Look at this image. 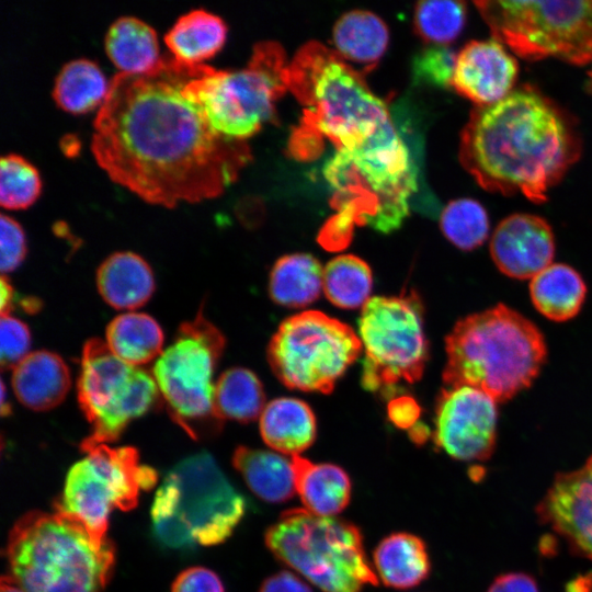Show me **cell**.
<instances>
[{
    "label": "cell",
    "instance_id": "1",
    "mask_svg": "<svg viewBox=\"0 0 592 592\" xmlns=\"http://www.w3.org/2000/svg\"><path fill=\"white\" fill-rule=\"evenodd\" d=\"M200 65L164 55L148 72H117L94 118L99 167L147 203L172 208L216 197L249 158L246 141L216 133L186 94Z\"/></svg>",
    "mask_w": 592,
    "mask_h": 592
},
{
    "label": "cell",
    "instance_id": "2",
    "mask_svg": "<svg viewBox=\"0 0 592 592\" xmlns=\"http://www.w3.org/2000/svg\"><path fill=\"white\" fill-rule=\"evenodd\" d=\"M288 88L304 105L299 134L325 137L334 148L323 175L337 213L321 230L322 240L343 249L355 225L382 232L399 228L418 189V171L387 104L318 43L304 46L288 65Z\"/></svg>",
    "mask_w": 592,
    "mask_h": 592
},
{
    "label": "cell",
    "instance_id": "3",
    "mask_svg": "<svg viewBox=\"0 0 592 592\" xmlns=\"http://www.w3.org/2000/svg\"><path fill=\"white\" fill-rule=\"evenodd\" d=\"M582 152L576 118L533 84L476 106L460 133L459 160L486 191L547 201Z\"/></svg>",
    "mask_w": 592,
    "mask_h": 592
},
{
    "label": "cell",
    "instance_id": "4",
    "mask_svg": "<svg viewBox=\"0 0 592 592\" xmlns=\"http://www.w3.org/2000/svg\"><path fill=\"white\" fill-rule=\"evenodd\" d=\"M445 387H474L505 402L539 375L547 344L533 321L500 303L459 319L445 338Z\"/></svg>",
    "mask_w": 592,
    "mask_h": 592
},
{
    "label": "cell",
    "instance_id": "5",
    "mask_svg": "<svg viewBox=\"0 0 592 592\" xmlns=\"http://www.w3.org/2000/svg\"><path fill=\"white\" fill-rule=\"evenodd\" d=\"M8 576L25 592H103L114 568L115 551L96 540L75 517L31 511L9 534Z\"/></svg>",
    "mask_w": 592,
    "mask_h": 592
},
{
    "label": "cell",
    "instance_id": "6",
    "mask_svg": "<svg viewBox=\"0 0 592 592\" xmlns=\"http://www.w3.org/2000/svg\"><path fill=\"white\" fill-rule=\"evenodd\" d=\"M244 497L207 452L173 466L151 505L152 531L170 548L224 543L246 514Z\"/></svg>",
    "mask_w": 592,
    "mask_h": 592
},
{
    "label": "cell",
    "instance_id": "7",
    "mask_svg": "<svg viewBox=\"0 0 592 592\" xmlns=\"http://www.w3.org/2000/svg\"><path fill=\"white\" fill-rule=\"evenodd\" d=\"M264 542L277 560L322 592H362L378 584L363 535L349 521L292 509L266 530Z\"/></svg>",
    "mask_w": 592,
    "mask_h": 592
},
{
    "label": "cell",
    "instance_id": "8",
    "mask_svg": "<svg viewBox=\"0 0 592 592\" xmlns=\"http://www.w3.org/2000/svg\"><path fill=\"white\" fill-rule=\"evenodd\" d=\"M288 66L281 47L259 44L247 67L220 70L201 64L185 87L219 135L246 141L274 115L276 100L288 88Z\"/></svg>",
    "mask_w": 592,
    "mask_h": 592
},
{
    "label": "cell",
    "instance_id": "9",
    "mask_svg": "<svg viewBox=\"0 0 592 592\" xmlns=\"http://www.w3.org/2000/svg\"><path fill=\"white\" fill-rule=\"evenodd\" d=\"M225 342L201 309L179 327L151 372L170 417L194 440L216 435L224 422L215 407L213 376Z\"/></svg>",
    "mask_w": 592,
    "mask_h": 592
},
{
    "label": "cell",
    "instance_id": "10",
    "mask_svg": "<svg viewBox=\"0 0 592 592\" xmlns=\"http://www.w3.org/2000/svg\"><path fill=\"white\" fill-rule=\"evenodd\" d=\"M492 38L519 57H554L576 66L592 60V0L475 1Z\"/></svg>",
    "mask_w": 592,
    "mask_h": 592
},
{
    "label": "cell",
    "instance_id": "11",
    "mask_svg": "<svg viewBox=\"0 0 592 592\" xmlns=\"http://www.w3.org/2000/svg\"><path fill=\"white\" fill-rule=\"evenodd\" d=\"M358 330L365 389L391 395L400 382L413 384L422 377L429 342L424 306L415 291L369 298L362 308Z\"/></svg>",
    "mask_w": 592,
    "mask_h": 592
},
{
    "label": "cell",
    "instance_id": "12",
    "mask_svg": "<svg viewBox=\"0 0 592 592\" xmlns=\"http://www.w3.org/2000/svg\"><path fill=\"white\" fill-rule=\"evenodd\" d=\"M80 449L84 456L70 467L56 510L75 517L96 540L104 542L111 513L134 509L140 492L157 482V473L140 463L132 446L82 442Z\"/></svg>",
    "mask_w": 592,
    "mask_h": 592
},
{
    "label": "cell",
    "instance_id": "13",
    "mask_svg": "<svg viewBox=\"0 0 592 592\" xmlns=\"http://www.w3.org/2000/svg\"><path fill=\"white\" fill-rule=\"evenodd\" d=\"M361 350L360 338L346 323L307 310L278 326L267 346V361L289 389L329 394Z\"/></svg>",
    "mask_w": 592,
    "mask_h": 592
},
{
    "label": "cell",
    "instance_id": "14",
    "mask_svg": "<svg viewBox=\"0 0 592 592\" xmlns=\"http://www.w3.org/2000/svg\"><path fill=\"white\" fill-rule=\"evenodd\" d=\"M77 397L91 425L82 441L89 444L113 443L133 420L163 403L152 373L122 361L99 338L82 349Z\"/></svg>",
    "mask_w": 592,
    "mask_h": 592
},
{
    "label": "cell",
    "instance_id": "15",
    "mask_svg": "<svg viewBox=\"0 0 592 592\" xmlns=\"http://www.w3.org/2000/svg\"><path fill=\"white\" fill-rule=\"evenodd\" d=\"M497 403L474 387H444L435 403V446L462 462L490 458L497 442Z\"/></svg>",
    "mask_w": 592,
    "mask_h": 592
},
{
    "label": "cell",
    "instance_id": "16",
    "mask_svg": "<svg viewBox=\"0 0 592 592\" xmlns=\"http://www.w3.org/2000/svg\"><path fill=\"white\" fill-rule=\"evenodd\" d=\"M536 514L572 553L592 560V455L579 468L556 475Z\"/></svg>",
    "mask_w": 592,
    "mask_h": 592
},
{
    "label": "cell",
    "instance_id": "17",
    "mask_svg": "<svg viewBox=\"0 0 592 592\" xmlns=\"http://www.w3.org/2000/svg\"><path fill=\"white\" fill-rule=\"evenodd\" d=\"M489 250L501 273L515 280H532L551 264L555 237L546 219L533 214H512L493 230Z\"/></svg>",
    "mask_w": 592,
    "mask_h": 592
},
{
    "label": "cell",
    "instance_id": "18",
    "mask_svg": "<svg viewBox=\"0 0 592 592\" xmlns=\"http://www.w3.org/2000/svg\"><path fill=\"white\" fill-rule=\"evenodd\" d=\"M516 59L494 38L470 41L458 53L452 88L476 106H487L514 90Z\"/></svg>",
    "mask_w": 592,
    "mask_h": 592
},
{
    "label": "cell",
    "instance_id": "19",
    "mask_svg": "<svg viewBox=\"0 0 592 592\" xmlns=\"http://www.w3.org/2000/svg\"><path fill=\"white\" fill-rule=\"evenodd\" d=\"M11 383L23 406L47 411L61 403L71 379L68 366L58 354L41 350L31 352L13 367Z\"/></svg>",
    "mask_w": 592,
    "mask_h": 592
},
{
    "label": "cell",
    "instance_id": "20",
    "mask_svg": "<svg viewBox=\"0 0 592 592\" xmlns=\"http://www.w3.org/2000/svg\"><path fill=\"white\" fill-rule=\"evenodd\" d=\"M96 286L107 305L122 310L144 306L156 288L150 265L130 251L112 253L100 264Z\"/></svg>",
    "mask_w": 592,
    "mask_h": 592
},
{
    "label": "cell",
    "instance_id": "21",
    "mask_svg": "<svg viewBox=\"0 0 592 592\" xmlns=\"http://www.w3.org/2000/svg\"><path fill=\"white\" fill-rule=\"evenodd\" d=\"M259 419L262 440L277 453L298 456L316 440L315 414L300 399L276 398L264 407Z\"/></svg>",
    "mask_w": 592,
    "mask_h": 592
},
{
    "label": "cell",
    "instance_id": "22",
    "mask_svg": "<svg viewBox=\"0 0 592 592\" xmlns=\"http://www.w3.org/2000/svg\"><path fill=\"white\" fill-rule=\"evenodd\" d=\"M296 474V491L308 512L333 517L350 503L352 481L340 466L329 463H312L293 456Z\"/></svg>",
    "mask_w": 592,
    "mask_h": 592
},
{
    "label": "cell",
    "instance_id": "23",
    "mask_svg": "<svg viewBox=\"0 0 592 592\" xmlns=\"http://www.w3.org/2000/svg\"><path fill=\"white\" fill-rule=\"evenodd\" d=\"M378 579L389 588L407 590L419 585L431 572L425 543L419 536L396 532L384 537L373 553Z\"/></svg>",
    "mask_w": 592,
    "mask_h": 592
},
{
    "label": "cell",
    "instance_id": "24",
    "mask_svg": "<svg viewBox=\"0 0 592 592\" xmlns=\"http://www.w3.org/2000/svg\"><path fill=\"white\" fill-rule=\"evenodd\" d=\"M232 465L249 489L266 502H286L296 491L293 457L277 452L238 446L232 454Z\"/></svg>",
    "mask_w": 592,
    "mask_h": 592
},
{
    "label": "cell",
    "instance_id": "25",
    "mask_svg": "<svg viewBox=\"0 0 592 592\" xmlns=\"http://www.w3.org/2000/svg\"><path fill=\"white\" fill-rule=\"evenodd\" d=\"M531 300L549 320L562 322L574 318L587 296L581 274L565 263H551L530 283Z\"/></svg>",
    "mask_w": 592,
    "mask_h": 592
},
{
    "label": "cell",
    "instance_id": "26",
    "mask_svg": "<svg viewBox=\"0 0 592 592\" xmlns=\"http://www.w3.org/2000/svg\"><path fill=\"white\" fill-rule=\"evenodd\" d=\"M227 25L223 19L203 9L181 15L166 33L164 43L177 60L200 65L224 46Z\"/></svg>",
    "mask_w": 592,
    "mask_h": 592
},
{
    "label": "cell",
    "instance_id": "27",
    "mask_svg": "<svg viewBox=\"0 0 592 592\" xmlns=\"http://www.w3.org/2000/svg\"><path fill=\"white\" fill-rule=\"evenodd\" d=\"M105 50L115 67L126 73L148 72L161 59L156 31L136 16H121L111 24Z\"/></svg>",
    "mask_w": 592,
    "mask_h": 592
},
{
    "label": "cell",
    "instance_id": "28",
    "mask_svg": "<svg viewBox=\"0 0 592 592\" xmlns=\"http://www.w3.org/2000/svg\"><path fill=\"white\" fill-rule=\"evenodd\" d=\"M323 287L320 262L308 253L280 258L269 278V294L274 303L288 308H301L314 303Z\"/></svg>",
    "mask_w": 592,
    "mask_h": 592
},
{
    "label": "cell",
    "instance_id": "29",
    "mask_svg": "<svg viewBox=\"0 0 592 592\" xmlns=\"http://www.w3.org/2000/svg\"><path fill=\"white\" fill-rule=\"evenodd\" d=\"M163 331L149 315L127 311L106 327L105 343L122 361L139 366L158 358L163 352Z\"/></svg>",
    "mask_w": 592,
    "mask_h": 592
},
{
    "label": "cell",
    "instance_id": "30",
    "mask_svg": "<svg viewBox=\"0 0 592 592\" xmlns=\"http://www.w3.org/2000/svg\"><path fill=\"white\" fill-rule=\"evenodd\" d=\"M337 54L357 64H375L385 54L389 31L376 14L353 10L344 13L334 24L332 33Z\"/></svg>",
    "mask_w": 592,
    "mask_h": 592
},
{
    "label": "cell",
    "instance_id": "31",
    "mask_svg": "<svg viewBox=\"0 0 592 592\" xmlns=\"http://www.w3.org/2000/svg\"><path fill=\"white\" fill-rule=\"evenodd\" d=\"M109 88L110 82L98 64L78 58L61 67L55 79L53 99L65 112L84 114L103 104Z\"/></svg>",
    "mask_w": 592,
    "mask_h": 592
},
{
    "label": "cell",
    "instance_id": "32",
    "mask_svg": "<svg viewBox=\"0 0 592 592\" xmlns=\"http://www.w3.org/2000/svg\"><path fill=\"white\" fill-rule=\"evenodd\" d=\"M215 407L223 420L254 421L265 407L263 385L248 368H229L215 383Z\"/></svg>",
    "mask_w": 592,
    "mask_h": 592
},
{
    "label": "cell",
    "instance_id": "33",
    "mask_svg": "<svg viewBox=\"0 0 592 592\" xmlns=\"http://www.w3.org/2000/svg\"><path fill=\"white\" fill-rule=\"evenodd\" d=\"M372 287L371 267L356 255H338L323 270L325 294L339 308H363L369 299Z\"/></svg>",
    "mask_w": 592,
    "mask_h": 592
},
{
    "label": "cell",
    "instance_id": "34",
    "mask_svg": "<svg viewBox=\"0 0 592 592\" xmlns=\"http://www.w3.org/2000/svg\"><path fill=\"white\" fill-rule=\"evenodd\" d=\"M440 228L445 238L464 251H471L487 240L490 229L486 208L476 200L451 201L440 215Z\"/></svg>",
    "mask_w": 592,
    "mask_h": 592
},
{
    "label": "cell",
    "instance_id": "35",
    "mask_svg": "<svg viewBox=\"0 0 592 592\" xmlns=\"http://www.w3.org/2000/svg\"><path fill=\"white\" fill-rule=\"evenodd\" d=\"M466 19L465 2L429 0L417 3L413 25L418 35L426 43L447 46L460 35Z\"/></svg>",
    "mask_w": 592,
    "mask_h": 592
},
{
    "label": "cell",
    "instance_id": "36",
    "mask_svg": "<svg viewBox=\"0 0 592 592\" xmlns=\"http://www.w3.org/2000/svg\"><path fill=\"white\" fill-rule=\"evenodd\" d=\"M42 181L37 169L18 153L0 159V204L7 209H24L39 196Z\"/></svg>",
    "mask_w": 592,
    "mask_h": 592
},
{
    "label": "cell",
    "instance_id": "37",
    "mask_svg": "<svg viewBox=\"0 0 592 592\" xmlns=\"http://www.w3.org/2000/svg\"><path fill=\"white\" fill-rule=\"evenodd\" d=\"M456 57L447 46L430 45L413 58V78L437 88L452 87Z\"/></svg>",
    "mask_w": 592,
    "mask_h": 592
},
{
    "label": "cell",
    "instance_id": "38",
    "mask_svg": "<svg viewBox=\"0 0 592 592\" xmlns=\"http://www.w3.org/2000/svg\"><path fill=\"white\" fill-rule=\"evenodd\" d=\"M31 333L20 319L1 315L0 321V363L2 368L15 367L31 352Z\"/></svg>",
    "mask_w": 592,
    "mask_h": 592
},
{
    "label": "cell",
    "instance_id": "39",
    "mask_svg": "<svg viewBox=\"0 0 592 592\" xmlns=\"http://www.w3.org/2000/svg\"><path fill=\"white\" fill-rule=\"evenodd\" d=\"M0 269L1 272L14 271L26 255V240L22 226L11 216H0Z\"/></svg>",
    "mask_w": 592,
    "mask_h": 592
},
{
    "label": "cell",
    "instance_id": "40",
    "mask_svg": "<svg viewBox=\"0 0 592 592\" xmlns=\"http://www.w3.org/2000/svg\"><path fill=\"white\" fill-rule=\"evenodd\" d=\"M171 592H225L220 578L204 567H192L178 574Z\"/></svg>",
    "mask_w": 592,
    "mask_h": 592
},
{
    "label": "cell",
    "instance_id": "41",
    "mask_svg": "<svg viewBox=\"0 0 592 592\" xmlns=\"http://www.w3.org/2000/svg\"><path fill=\"white\" fill-rule=\"evenodd\" d=\"M388 418L399 429L411 430L421 415V407L408 395L392 397L387 407Z\"/></svg>",
    "mask_w": 592,
    "mask_h": 592
},
{
    "label": "cell",
    "instance_id": "42",
    "mask_svg": "<svg viewBox=\"0 0 592 592\" xmlns=\"http://www.w3.org/2000/svg\"><path fill=\"white\" fill-rule=\"evenodd\" d=\"M486 592H540L539 588L527 573L506 572L498 576Z\"/></svg>",
    "mask_w": 592,
    "mask_h": 592
},
{
    "label": "cell",
    "instance_id": "43",
    "mask_svg": "<svg viewBox=\"0 0 592 592\" xmlns=\"http://www.w3.org/2000/svg\"><path fill=\"white\" fill-rule=\"evenodd\" d=\"M259 592H314L309 584L295 573L282 570L267 577Z\"/></svg>",
    "mask_w": 592,
    "mask_h": 592
},
{
    "label": "cell",
    "instance_id": "44",
    "mask_svg": "<svg viewBox=\"0 0 592 592\" xmlns=\"http://www.w3.org/2000/svg\"><path fill=\"white\" fill-rule=\"evenodd\" d=\"M15 299V293L9 281L3 275L1 277V315L10 314L13 301Z\"/></svg>",
    "mask_w": 592,
    "mask_h": 592
},
{
    "label": "cell",
    "instance_id": "45",
    "mask_svg": "<svg viewBox=\"0 0 592 592\" xmlns=\"http://www.w3.org/2000/svg\"><path fill=\"white\" fill-rule=\"evenodd\" d=\"M1 592H25L18 585L10 576H3L1 579Z\"/></svg>",
    "mask_w": 592,
    "mask_h": 592
},
{
    "label": "cell",
    "instance_id": "46",
    "mask_svg": "<svg viewBox=\"0 0 592 592\" xmlns=\"http://www.w3.org/2000/svg\"><path fill=\"white\" fill-rule=\"evenodd\" d=\"M2 395H1V413L4 415V414H9L11 412V407H10V403H8L5 401V387H4V384L2 383Z\"/></svg>",
    "mask_w": 592,
    "mask_h": 592
},
{
    "label": "cell",
    "instance_id": "47",
    "mask_svg": "<svg viewBox=\"0 0 592 592\" xmlns=\"http://www.w3.org/2000/svg\"><path fill=\"white\" fill-rule=\"evenodd\" d=\"M588 76H589L588 88H589V90L592 91V60H591V68L589 70V72H588Z\"/></svg>",
    "mask_w": 592,
    "mask_h": 592
}]
</instances>
